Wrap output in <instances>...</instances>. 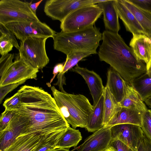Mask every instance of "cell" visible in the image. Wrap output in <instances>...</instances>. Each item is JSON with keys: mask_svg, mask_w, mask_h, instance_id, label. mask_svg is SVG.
Instances as JSON below:
<instances>
[{"mask_svg": "<svg viewBox=\"0 0 151 151\" xmlns=\"http://www.w3.org/2000/svg\"><path fill=\"white\" fill-rule=\"evenodd\" d=\"M102 40L98 52L100 61L109 64L127 82L130 83L146 73V65L137 57L118 33L105 30Z\"/></svg>", "mask_w": 151, "mask_h": 151, "instance_id": "7a4b0ae2", "label": "cell"}, {"mask_svg": "<svg viewBox=\"0 0 151 151\" xmlns=\"http://www.w3.org/2000/svg\"><path fill=\"white\" fill-rule=\"evenodd\" d=\"M70 70L80 74L85 80L93 100V106H95L104 93V87L101 78L94 71L81 67L78 64Z\"/></svg>", "mask_w": 151, "mask_h": 151, "instance_id": "5bb4252c", "label": "cell"}, {"mask_svg": "<svg viewBox=\"0 0 151 151\" xmlns=\"http://www.w3.org/2000/svg\"><path fill=\"white\" fill-rule=\"evenodd\" d=\"M43 1V0H41L37 2L32 4V2L30 5L31 9L32 11L35 13H36V10L39 5Z\"/></svg>", "mask_w": 151, "mask_h": 151, "instance_id": "ab89813d", "label": "cell"}, {"mask_svg": "<svg viewBox=\"0 0 151 151\" xmlns=\"http://www.w3.org/2000/svg\"><path fill=\"white\" fill-rule=\"evenodd\" d=\"M151 40L145 34L133 35L129 45L137 57L147 65L151 59Z\"/></svg>", "mask_w": 151, "mask_h": 151, "instance_id": "e0dca14e", "label": "cell"}, {"mask_svg": "<svg viewBox=\"0 0 151 151\" xmlns=\"http://www.w3.org/2000/svg\"><path fill=\"white\" fill-rule=\"evenodd\" d=\"M17 39L22 41L29 37L52 38L55 32L46 23L39 21L12 22L4 25Z\"/></svg>", "mask_w": 151, "mask_h": 151, "instance_id": "ba28073f", "label": "cell"}, {"mask_svg": "<svg viewBox=\"0 0 151 151\" xmlns=\"http://www.w3.org/2000/svg\"><path fill=\"white\" fill-rule=\"evenodd\" d=\"M115 7L119 17L122 21L127 31L133 35L145 34L144 32L133 14L121 0H115Z\"/></svg>", "mask_w": 151, "mask_h": 151, "instance_id": "9a60e30c", "label": "cell"}, {"mask_svg": "<svg viewBox=\"0 0 151 151\" xmlns=\"http://www.w3.org/2000/svg\"><path fill=\"white\" fill-rule=\"evenodd\" d=\"M145 102L147 105L151 108V97L147 99Z\"/></svg>", "mask_w": 151, "mask_h": 151, "instance_id": "7bdbcfd3", "label": "cell"}, {"mask_svg": "<svg viewBox=\"0 0 151 151\" xmlns=\"http://www.w3.org/2000/svg\"><path fill=\"white\" fill-rule=\"evenodd\" d=\"M103 94L104 98V127L107 125L119 111L121 106L111 93L108 88L106 86L104 87Z\"/></svg>", "mask_w": 151, "mask_h": 151, "instance_id": "d4e9b609", "label": "cell"}, {"mask_svg": "<svg viewBox=\"0 0 151 151\" xmlns=\"http://www.w3.org/2000/svg\"><path fill=\"white\" fill-rule=\"evenodd\" d=\"M27 125L24 119L15 114L6 128L0 132V151H4L9 147L25 130Z\"/></svg>", "mask_w": 151, "mask_h": 151, "instance_id": "4fadbf2b", "label": "cell"}, {"mask_svg": "<svg viewBox=\"0 0 151 151\" xmlns=\"http://www.w3.org/2000/svg\"><path fill=\"white\" fill-rule=\"evenodd\" d=\"M47 37H29L20 42L19 58L33 68L42 70L50 60L45 48Z\"/></svg>", "mask_w": 151, "mask_h": 151, "instance_id": "8992f818", "label": "cell"}, {"mask_svg": "<svg viewBox=\"0 0 151 151\" xmlns=\"http://www.w3.org/2000/svg\"></svg>", "mask_w": 151, "mask_h": 151, "instance_id": "f6af8a7d", "label": "cell"}, {"mask_svg": "<svg viewBox=\"0 0 151 151\" xmlns=\"http://www.w3.org/2000/svg\"><path fill=\"white\" fill-rule=\"evenodd\" d=\"M25 82L23 81L0 87V103H1L3 99L7 94Z\"/></svg>", "mask_w": 151, "mask_h": 151, "instance_id": "e575fe53", "label": "cell"}, {"mask_svg": "<svg viewBox=\"0 0 151 151\" xmlns=\"http://www.w3.org/2000/svg\"><path fill=\"white\" fill-rule=\"evenodd\" d=\"M81 133L78 129H76L70 126L63 133L55 149L64 148L69 149L76 147L82 139Z\"/></svg>", "mask_w": 151, "mask_h": 151, "instance_id": "484cf974", "label": "cell"}, {"mask_svg": "<svg viewBox=\"0 0 151 151\" xmlns=\"http://www.w3.org/2000/svg\"><path fill=\"white\" fill-rule=\"evenodd\" d=\"M31 2L19 0H1L0 23L40 21L30 7Z\"/></svg>", "mask_w": 151, "mask_h": 151, "instance_id": "52a82bcc", "label": "cell"}, {"mask_svg": "<svg viewBox=\"0 0 151 151\" xmlns=\"http://www.w3.org/2000/svg\"><path fill=\"white\" fill-rule=\"evenodd\" d=\"M94 54H95L91 51H79L74 52L67 55L66 60L64 63L63 70L61 73L58 74V81L55 85H58L62 92H65V91L63 87L64 85H66L65 73L76 65L83 59Z\"/></svg>", "mask_w": 151, "mask_h": 151, "instance_id": "44dd1931", "label": "cell"}, {"mask_svg": "<svg viewBox=\"0 0 151 151\" xmlns=\"http://www.w3.org/2000/svg\"><path fill=\"white\" fill-rule=\"evenodd\" d=\"M21 101L20 95L18 91L13 96L6 99L4 101L3 106L5 109L13 110L19 106Z\"/></svg>", "mask_w": 151, "mask_h": 151, "instance_id": "f546056e", "label": "cell"}, {"mask_svg": "<svg viewBox=\"0 0 151 151\" xmlns=\"http://www.w3.org/2000/svg\"><path fill=\"white\" fill-rule=\"evenodd\" d=\"M104 151H116L115 149L111 146H109Z\"/></svg>", "mask_w": 151, "mask_h": 151, "instance_id": "ee69618b", "label": "cell"}, {"mask_svg": "<svg viewBox=\"0 0 151 151\" xmlns=\"http://www.w3.org/2000/svg\"><path fill=\"white\" fill-rule=\"evenodd\" d=\"M138 7L151 13V0H129Z\"/></svg>", "mask_w": 151, "mask_h": 151, "instance_id": "8d00e7d4", "label": "cell"}, {"mask_svg": "<svg viewBox=\"0 0 151 151\" xmlns=\"http://www.w3.org/2000/svg\"><path fill=\"white\" fill-rule=\"evenodd\" d=\"M38 69L19 58L14 61L0 76V87L29 79H36Z\"/></svg>", "mask_w": 151, "mask_h": 151, "instance_id": "30bf717a", "label": "cell"}, {"mask_svg": "<svg viewBox=\"0 0 151 151\" xmlns=\"http://www.w3.org/2000/svg\"><path fill=\"white\" fill-rule=\"evenodd\" d=\"M14 46L10 41L2 36H0V53L5 55L12 50Z\"/></svg>", "mask_w": 151, "mask_h": 151, "instance_id": "836d02e7", "label": "cell"}, {"mask_svg": "<svg viewBox=\"0 0 151 151\" xmlns=\"http://www.w3.org/2000/svg\"><path fill=\"white\" fill-rule=\"evenodd\" d=\"M55 50L66 55L79 51H88L97 53L96 50L102 39L100 29L92 26L76 31L55 34L53 38Z\"/></svg>", "mask_w": 151, "mask_h": 151, "instance_id": "277c9868", "label": "cell"}, {"mask_svg": "<svg viewBox=\"0 0 151 151\" xmlns=\"http://www.w3.org/2000/svg\"><path fill=\"white\" fill-rule=\"evenodd\" d=\"M18 91L21 101L13 110L27 122L26 129L20 135L35 133L42 136L70 126L54 98L42 88L24 85Z\"/></svg>", "mask_w": 151, "mask_h": 151, "instance_id": "6da1fadb", "label": "cell"}, {"mask_svg": "<svg viewBox=\"0 0 151 151\" xmlns=\"http://www.w3.org/2000/svg\"><path fill=\"white\" fill-rule=\"evenodd\" d=\"M53 98L62 114L73 128H85L94 106L83 95L63 93L51 86Z\"/></svg>", "mask_w": 151, "mask_h": 151, "instance_id": "3957f363", "label": "cell"}, {"mask_svg": "<svg viewBox=\"0 0 151 151\" xmlns=\"http://www.w3.org/2000/svg\"><path fill=\"white\" fill-rule=\"evenodd\" d=\"M146 66V73L149 77H151V59L149 63Z\"/></svg>", "mask_w": 151, "mask_h": 151, "instance_id": "60d3db41", "label": "cell"}, {"mask_svg": "<svg viewBox=\"0 0 151 151\" xmlns=\"http://www.w3.org/2000/svg\"><path fill=\"white\" fill-rule=\"evenodd\" d=\"M42 137L35 133L19 135L4 151H35Z\"/></svg>", "mask_w": 151, "mask_h": 151, "instance_id": "ffe728a7", "label": "cell"}, {"mask_svg": "<svg viewBox=\"0 0 151 151\" xmlns=\"http://www.w3.org/2000/svg\"><path fill=\"white\" fill-rule=\"evenodd\" d=\"M97 4L103 11L106 30L118 33L120 27L119 17L115 7V0H106Z\"/></svg>", "mask_w": 151, "mask_h": 151, "instance_id": "2e32d148", "label": "cell"}, {"mask_svg": "<svg viewBox=\"0 0 151 151\" xmlns=\"http://www.w3.org/2000/svg\"><path fill=\"white\" fill-rule=\"evenodd\" d=\"M64 63H60L56 65L54 67L53 71V76L50 80V82L47 84L48 86H51V83L54 79L56 76L59 73H61L63 69Z\"/></svg>", "mask_w": 151, "mask_h": 151, "instance_id": "f35d334b", "label": "cell"}, {"mask_svg": "<svg viewBox=\"0 0 151 151\" xmlns=\"http://www.w3.org/2000/svg\"><path fill=\"white\" fill-rule=\"evenodd\" d=\"M130 84L144 102L151 97V77L146 73L135 78Z\"/></svg>", "mask_w": 151, "mask_h": 151, "instance_id": "4316f807", "label": "cell"}, {"mask_svg": "<svg viewBox=\"0 0 151 151\" xmlns=\"http://www.w3.org/2000/svg\"><path fill=\"white\" fill-rule=\"evenodd\" d=\"M111 140H119L136 151L140 139L144 135L141 127L138 125L123 124L111 127Z\"/></svg>", "mask_w": 151, "mask_h": 151, "instance_id": "8fae6325", "label": "cell"}, {"mask_svg": "<svg viewBox=\"0 0 151 151\" xmlns=\"http://www.w3.org/2000/svg\"><path fill=\"white\" fill-rule=\"evenodd\" d=\"M103 11L97 4H91L73 11L61 22L60 28L65 32L78 31L93 26Z\"/></svg>", "mask_w": 151, "mask_h": 151, "instance_id": "5b68a950", "label": "cell"}, {"mask_svg": "<svg viewBox=\"0 0 151 151\" xmlns=\"http://www.w3.org/2000/svg\"><path fill=\"white\" fill-rule=\"evenodd\" d=\"M119 104L121 107L134 109L142 113L148 109L139 94L131 84L128 82L126 95L123 100Z\"/></svg>", "mask_w": 151, "mask_h": 151, "instance_id": "cb8c5ba5", "label": "cell"}, {"mask_svg": "<svg viewBox=\"0 0 151 151\" xmlns=\"http://www.w3.org/2000/svg\"><path fill=\"white\" fill-rule=\"evenodd\" d=\"M0 36L6 38L12 43L13 45L19 50L20 46L15 35L4 24L0 23Z\"/></svg>", "mask_w": 151, "mask_h": 151, "instance_id": "4dcf8cb0", "label": "cell"}, {"mask_svg": "<svg viewBox=\"0 0 151 151\" xmlns=\"http://www.w3.org/2000/svg\"><path fill=\"white\" fill-rule=\"evenodd\" d=\"M14 115L15 112L13 110L5 109L0 116V132L6 128Z\"/></svg>", "mask_w": 151, "mask_h": 151, "instance_id": "1f68e13d", "label": "cell"}, {"mask_svg": "<svg viewBox=\"0 0 151 151\" xmlns=\"http://www.w3.org/2000/svg\"><path fill=\"white\" fill-rule=\"evenodd\" d=\"M111 127L104 126L87 138L76 149L77 151H104L112 139Z\"/></svg>", "mask_w": 151, "mask_h": 151, "instance_id": "7c38bea8", "label": "cell"}, {"mask_svg": "<svg viewBox=\"0 0 151 151\" xmlns=\"http://www.w3.org/2000/svg\"><path fill=\"white\" fill-rule=\"evenodd\" d=\"M97 0H49L45 2L44 10L53 20L62 22L73 11L83 6L97 4Z\"/></svg>", "mask_w": 151, "mask_h": 151, "instance_id": "9c48e42d", "label": "cell"}, {"mask_svg": "<svg viewBox=\"0 0 151 151\" xmlns=\"http://www.w3.org/2000/svg\"><path fill=\"white\" fill-rule=\"evenodd\" d=\"M136 151H151V141L145 134L139 140Z\"/></svg>", "mask_w": 151, "mask_h": 151, "instance_id": "d590c367", "label": "cell"}, {"mask_svg": "<svg viewBox=\"0 0 151 151\" xmlns=\"http://www.w3.org/2000/svg\"><path fill=\"white\" fill-rule=\"evenodd\" d=\"M121 0L135 17L145 35L151 40V13L136 6L129 0Z\"/></svg>", "mask_w": 151, "mask_h": 151, "instance_id": "7402d4cb", "label": "cell"}, {"mask_svg": "<svg viewBox=\"0 0 151 151\" xmlns=\"http://www.w3.org/2000/svg\"><path fill=\"white\" fill-rule=\"evenodd\" d=\"M109 146L113 147L116 151H134L128 146L117 139L111 140Z\"/></svg>", "mask_w": 151, "mask_h": 151, "instance_id": "74e56055", "label": "cell"}, {"mask_svg": "<svg viewBox=\"0 0 151 151\" xmlns=\"http://www.w3.org/2000/svg\"><path fill=\"white\" fill-rule=\"evenodd\" d=\"M49 151H70L69 149L64 148H58L54 149Z\"/></svg>", "mask_w": 151, "mask_h": 151, "instance_id": "b9f144b4", "label": "cell"}, {"mask_svg": "<svg viewBox=\"0 0 151 151\" xmlns=\"http://www.w3.org/2000/svg\"><path fill=\"white\" fill-rule=\"evenodd\" d=\"M144 134L151 141V110L148 109L142 114L140 126Z\"/></svg>", "mask_w": 151, "mask_h": 151, "instance_id": "f1b7e54d", "label": "cell"}, {"mask_svg": "<svg viewBox=\"0 0 151 151\" xmlns=\"http://www.w3.org/2000/svg\"><path fill=\"white\" fill-rule=\"evenodd\" d=\"M142 113L134 109L121 107L106 126L111 127L118 124H129L140 127Z\"/></svg>", "mask_w": 151, "mask_h": 151, "instance_id": "d6986e66", "label": "cell"}, {"mask_svg": "<svg viewBox=\"0 0 151 151\" xmlns=\"http://www.w3.org/2000/svg\"><path fill=\"white\" fill-rule=\"evenodd\" d=\"M104 94L97 104L94 106L93 110L88 118L85 129L89 132H94L104 127Z\"/></svg>", "mask_w": 151, "mask_h": 151, "instance_id": "603a6c76", "label": "cell"}, {"mask_svg": "<svg viewBox=\"0 0 151 151\" xmlns=\"http://www.w3.org/2000/svg\"><path fill=\"white\" fill-rule=\"evenodd\" d=\"M67 129L42 135L39 144L35 151H49L55 149L56 144Z\"/></svg>", "mask_w": 151, "mask_h": 151, "instance_id": "83f0119b", "label": "cell"}, {"mask_svg": "<svg viewBox=\"0 0 151 151\" xmlns=\"http://www.w3.org/2000/svg\"><path fill=\"white\" fill-rule=\"evenodd\" d=\"M127 83L117 71L110 66L107 71L106 86L119 103L126 95Z\"/></svg>", "mask_w": 151, "mask_h": 151, "instance_id": "ac0fdd59", "label": "cell"}, {"mask_svg": "<svg viewBox=\"0 0 151 151\" xmlns=\"http://www.w3.org/2000/svg\"><path fill=\"white\" fill-rule=\"evenodd\" d=\"M14 54L8 53L1 56L0 59V76L2 75L13 63Z\"/></svg>", "mask_w": 151, "mask_h": 151, "instance_id": "d6a6232c", "label": "cell"}]
</instances>
